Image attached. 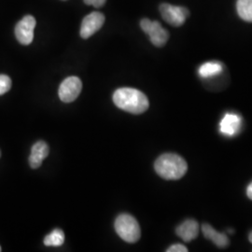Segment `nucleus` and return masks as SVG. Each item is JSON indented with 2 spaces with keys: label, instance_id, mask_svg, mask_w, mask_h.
<instances>
[{
  "label": "nucleus",
  "instance_id": "f257e3e1",
  "mask_svg": "<svg viewBox=\"0 0 252 252\" xmlns=\"http://www.w3.org/2000/svg\"><path fill=\"white\" fill-rule=\"evenodd\" d=\"M113 102L118 108L132 114L144 113L150 106L144 94L134 88H121L115 91Z\"/></svg>",
  "mask_w": 252,
  "mask_h": 252
},
{
  "label": "nucleus",
  "instance_id": "f03ea898",
  "mask_svg": "<svg viewBox=\"0 0 252 252\" xmlns=\"http://www.w3.org/2000/svg\"><path fill=\"white\" fill-rule=\"evenodd\" d=\"M156 173L164 180H180L188 170L186 161L175 153H164L154 163Z\"/></svg>",
  "mask_w": 252,
  "mask_h": 252
},
{
  "label": "nucleus",
  "instance_id": "7ed1b4c3",
  "mask_svg": "<svg viewBox=\"0 0 252 252\" xmlns=\"http://www.w3.org/2000/svg\"><path fill=\"white\" fill-rule=\"evenodd\" d=\"M115 231L127 243H135L141 236V230L135 218L129 214H122L115 220Z\"/></svg>",
  "mask_w": 252,
  "mask_h": 252
},
{
  "label": "nucleus",
  "instance_id": "20e7f679",
  "mask_svg": "<svg viewBox=\"0 0 252 252\" xmlns=\"http://www.w3.org/2000/svg\"><path fill=\"white\" fill-rule=\"evenodd\" d=\"M140 27L145 33L149 35L153 45L156 47H162L167 42L169 34L164 28H162L159 22H153L149 19H142L140 22Z\"/></svg>",
  "mask_w": 252,
  "mask_h": 252
},
{
  "label": "nucleus",
  "instance_id": "39448f33",
  "mask_svg": "<svg viewBox=\"0 0 252 252\" xmlns=\"http://www.w3.org/2000/svg\"><path fill=\"white\" fill-rule=\"evenodd\" d=\"M160 12L163 20L173 27L182 26L189 16V10L184 7H177L163 3L160 6Z\"/></svg>",
  "mask_w": 252,
  "mask_h": 252
},
{
  "label": "nucleus",
  "instance_id": "423d86ee",
  "mask_svg": "<svg viewBox=\"0 0 252 252\" xmlns=\"http://www.w3.org/2000/svg\"><path fill=\"white\" fill-rule=\"evenodd\" d=\"M82 89V82L78 77H68L59 87V97L64 103H70L80 95Z\"/></svg>",
  "mask_w": 252,
  "mask_h": 252
},
{
  "label": "nucleus",
  "instance_id": "0eeeda50",
  "mask_svg": "<svg viewBox=\"0 0 252 252\" xmlns=\"http://www.w3.org/2000/svg\"><path fill=\"white\" fill-rule=\"evenodd\" d=\"M36 19L32 15H27L15 27V36L22 45H29L34 38Z\"/></svg>",
  "mask_w": 252,
  "mask_h": 252
},
{
  "label": "nucleus",
  "instance_id": "6e6552de",
  "mask_svg": "<svg viewBox=\"0 0 252 252\" xmlns=\"http://www.w3.org/2000/svg\"><path fill=\"white\" fill-rule=\"evenodd\" d=\"M105 23V15L98 11L92 12L84 17L81 27V36L84 39L89 38L96 33Z\"/></svg>",
  "mask_w": 252,
  "mask_h": 252
},
{
  "label": "nucleus",
  "instance_id": "1a4fd4ad",
  "mask_svg": "<svg viewBox=\"0 0 252 252\" xmlns=\"http://www.w3.org/2000/svg\"><path fill=\"white\" fill-rule=\"evenodd\" d=\"M242 126V119L234 113H227L221 119L220 124V131L226 136H234L238 134Z\"/></svg>",
  "mask_w": 252,
  "mask_h": 252
},
{
  "label": "nucleus",
  "instance_id": "9d476101",
  "mask_svg": "<svg viewBox=\"0 0 252 252\" xmlns=\"http://www.w3.org/2000/svg\"><path fill=\"white\" fill-rule=\"evenodd\" d=\"M176 233L183 241L190 242L198 236V222L194 220H187L177 227Z\"/></svg>",
  "mask_w": 252,
  "mask_h": 252
},
{
  "label": "nucleus",
  "instance_id": "9b49d317",
  "mask_svg": "<svg viewBox=\"0 0 252 252\" xmlns=\"http://www.w3.org/2000/svg\"><path fill=\"white\" fill-rule=\"evenodd\" d=\"M49 155V146L44 141H37L31 149L29 164L33 169L38 168Z\"/></svg>",
  "mask_w": 252,
  "mask_h": 252
},
{
  "label": "nucleus",
  "instance_id": "f8f14e48",
  "mask_svg": "<svg viewBox=\"0 0 252 252\" xmlns=\"http://www.w3.org/2000/svg\"><path fill=\"white\" fill-rule=\"evenodd\" d=\"M202 232L204 236L211 240L213 243L216 245L219 248H226L229 246V239L225 234H221L217 232L216 230L209 224H203L202 226Z\"/></svg>",
  "mask_w": 252,
  "mask_h": 252
},
{
  "label": "nucleus",
  "instance_id": "ddd939ff",
  "mask_svg": "<svg viewBox=\"0 0 252 252\" xmlns=\"http://www.w3.org/2000/svg\"><path fill=\"white\" fill-rule=\"evenodd\" d=\"M223 71L222 63L217 61L207 62L199 67V76L204 79H210L216 77Z\"/></svg>",
  "mask_w": 252,
  "mask_h": 252
},
{
  "label": "nucleus",
  "instance_id": "4468645a",
  "mask_svg": "<svg viewBox=\"0 0 252 252\" xmlns=\"http://www.w3.org/2000/svg\"><path fill=\"white\" fill-rule=\"evenodd\" d=\"M236 9L240 18L252 23V0H237Z\"/></svg>",
  "mask_w": 252,
  "mask_h": 252
},
{
  "label": "nucleus",
  "instance_id": "2eb2a0df",
  "mask_svg": "<svg viewBox=\"0 0 252 252\" xmlns=\"http://www.w3.org/2000/svg\"><path fill=\"white\" fill-rule=\"evenodd\" d=\"M64 241V234L62 230L55 229L51 234L46 235L44 245L48 247H60Z\"/></svg>",
  "mask_w": 252,
  "mask_h": 252
},
{
  "label": "nucleus",
  "instance_id": "dca6fc26",
  "mask_svg": "<svg viewBox=\"0 0 252 252\" xmlns=\"http://www.w3.org/2000/svg\"><path fill=\"white\" fill-rule=\"evenodd\" d=\"M11 88V80L7 75H0V95L8 93Z\"/></svg>",
  "mask_w": 252,
  "mask_h": 252
},
{
  "label": "nucleus",
  "instance_id": "f3484780",
  "mask_svg": "<svg viewBox=\"0 0 252 252\" xmlns=\"http://www.w3.org/2000/svg\"><path fill=\"white\" fill-rule=\"evenodd\" d=\"M166 252H188V249H187L185 246L181 245V244H175V245H173V246H171V247H169V248L166 250Z\"/></svg>",
  "mask_w": 252,
  "mask_h": 252
},
{
  "label": "nucleus",
  "instance_id": "a211bd4d",
  "mask_svg": "<svg viewBox=\"0 0 252 252\" xmlns=\"http://www.w3.org/2000/svg\"><path fill=\"white\" fill-rule=\"evenodd\" d=\"M106 1L107 0H84V3L86 5H91L95 8H101L102 6H104Z\"/></svg>",
  "mask_w": 252,
  "mask_h": 252
},
{
  "label": "nucleus",
  "instance_id": "6ab92c4d",
  "mask_svg": "<svg viewBox=\"0 0 252 252\" xmlns=\"http://www.w3.org/2000/svg\"><path fill=\"white\" fill-rule=\"evenodd\" d=\"M247 195H248L249 198L252 200V182L249 185V187L247 189Z\"/></svg>",
  "mask_w": 252,
  "mask_h": 252
},
{
  "label": "nucleus",
  "instance_id": "aec40b11",
  "mask_svg": "<svg viewBox=\"0 0 252 252\" xmlns=\"http://www.w3.org/2000/svg\"><path fill=\"white\" fill-rule=\"evenodd\" d=\"M249 239H250V242L252 243V232H251V234H250V236H249Z\"/></svg>",
  "mask_w": 252,
  "mask_h": 252
},
{
  "label": "nucleus",
  "instance_id": "412c9836",
  "mask_svg": "<svg viewBox=\"0 0 252 252\" xmlns=\"http://www.w3.org/2000/svg\"><path fill=\"white\" fill-rule=\"evenodd\" d=\"M0 252H1V247H0Z\"/></svg>",
  "mask_w": 252,
  "mask_h": 252
},
{
  "label": "nucleus",
  "instance_id": "4be33fe9",
  "mask_svg": "<svg viewBox=\"0 0 252 252\" xmlns=\"http://www.w3.org/2000/svg\"><path fill=\"white\" fill-rule=\"evenodd\" d=\"M0 156H1V153H0Z\"/></svg>",
  "mask_w": 252,
  "mask_h": 252
}]
</instances>
